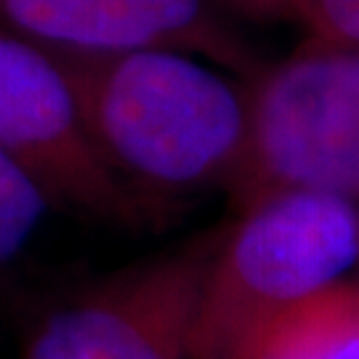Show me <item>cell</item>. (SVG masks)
<instances>
[{"label":"cell","mask_w":359,"mask_h":359,"mask_svg":"<svg viewBox=\"0 0 359 359\" xmlns=\"http://www.w3.org/2000/svg\"><path fill=\"white\" fill-rule=\"evenodd\" d=\"M67 69L102 163L147 218L208 189H229L248 144V77L176 48Z\"/></svg>","instance_id":"obj_1"},{"label":"cell","mask_w":359,"mask_h":359,"mask_svg":"<svg viewBox=\"0 0 359 359\" xmlns=\"http://www.w3.org/2000/svg\"><path fill=\"white\" fill-rule=\"evenodd\" d=\"M208 264L192 359H234L287 309L346 283L359 264V205L277 192L234 210Z\"/></svg>","instance_id":"obj_2"},{"label":"cell","mask_w":359,"mask_h":359,"mask_svg":"<svg viewBox=\"0 0 359 359\" xmlns=\"http://www.w3.org/2000/svg\"><path fill=\"white\" fill-rule=\"evenodd\" d=\"M277 192L333 194L359 205V48L306 35L250 77L234 210Z\"/></svg>","instance_id":"obj_3"},{"label":"cell","mask_w":359,"mask_h":359,"mask_svg":"<svg viewBox=\"0 0 359 359\" xmlns=\"http://www.w3.org/2000/svg\"><path fill=\"white\" fill-rule=\"evenodd\" d=\"M221 229L130 264L51 309L19 359H192L208 264Z\"/></svg>","instance_id":"obj_4"},{"label":"cell","mask_w":359,"mask_h":359,"mask_svg":"<svg viewBox=\"0 0 359 359\" xmlns=\"http://www.w3.org/2000/svg\"><path fill=\"white\" fill-rule=\"evenodd\" d=\"M0 147L38 181L59 213L126 226L147 221L90 142L67 65L3 27Z\"/></svg>","instance_id":"obj_5"},{"label":"cell","mask_w":359,"mask_h":359,"mask_svg":"<svg viewBox=\"0 0 359 359\" xmlns=\"http://www.w3.org/2000/svg\"><path fill=\"white\" fill-rule=\"evenodd\" d=\"M224 0H0V27L67 65L149 48L192 51L243 77L261 62Z\"/></svg>","instance_id":"obj_6"},{"label":"cell","mask_w":359,"mask_h":359,"mask_svg":"<svg viewBox=\"0 0 359 359\" xmlns=\"http://www.w3.org/2000/svg\"><path fill=\"white\" fill-rule=\"evenodd\" d=\"M234 359H359V283H341L287 309Z\"/></svg>","instance_id":"obj_7"},{"label":"cell","mask_w":359,"mask_h":359,"mask_svg":"<svg viewBox=\"0 0 359 359\" xmlns=\"http://www.w3.org/2000/svg\"><path fill=\"white\" fill-rule=\"evenodd\" d=\"M53 210L38 181L0 147V301L22 274Z\"/></svg>","instance_id":"obj_8"},{"label":"cell","mask_w":359,"mask_h":359,"mask_svg":"<svg viewBox=\"0 0 359 359\" xmlns=\"http://www.w3.org/2000/svg\"><path fill=\"white\" fill-rule=\"evenodd\" d=\"M295 19L311 38L359 48V0H298Z\"/></svg>","instance_id":"obj_9"},{"label":"cell","mask_w":359,"mask_h":359,"mask_svg":"<svg viewBox=\"0 0 359 359\" xmlns=\"http://www.w3.org/2000/svg\"><path fill=\"white\" fill-rule=\"evenodd\" d=\"M243 19H295L298 0H229Z\"/></svg>","instance_id":"obj_10"},{"label":"cell","mask_w":359,"mask_h":359,"mask_svg":"<svg viewBox=\"0 0 359 359\" xmlns=\"http://www.w3.org/2000/svg\"><path fill=\"white\" fill-rule=\"evenodd\" d=\"M224 3H226V6H229V8H231V3H229V0H224ZM231 11H234V8H231ZM234 13H237V11H234ZM237 16H240V13H237Z\"/></svg>","instance_id":"obj_11"}]
</instances>
